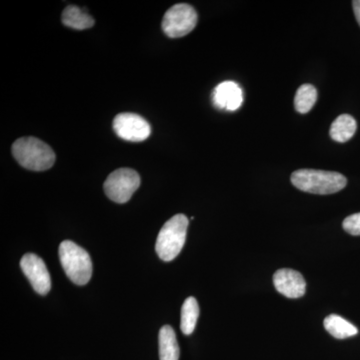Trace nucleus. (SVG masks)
<instances>
[{"label": "nucleus", "mask_w": 360, "mask_h": 360, "mask_svg": "<svg viewBox=\"0 0 360 360\" xmlns=\"http://www.w3.org/2000/svg\"><path fill=\"white\" fill-rule=\"evenodd\" d=\"M200 316V307L198 300L194 297L186 298L181 309V321H180V328L182 333L186 335H191L193 333L198 323Z\"/></svg>", "instance_id": "15"}, {"label": "nucleus", "mask_w": 360, "mask_h": 360, "mask_svg": "<svg viewBox=\"0 0 360 360\" xmlns=\"http://www.w3.org/2000/svg\"><path fill=\"white\" fill-rule=\"evenodd\" d=\"M274 284L279 293L288 298L302 297L307 290L302 274L290 269L277 270L274 276Z\"/></svg>", "instance_id": "9"}, {"label": "nucleus", "mask_w": 360, "mask_h": 360, "mask_svg": "<svg viewBox=\"0 0 360 360\" xmlns=\"http://www.w3.org/2000/svg\"><path fill=\"white\" fill-rule=\"evenodd\" d=\"M59 259L66 276L73 283H89L92 276V262L86 250L72 241L65 240L59 245Z\"/></svg>", "instance_id": "4"}, {"label": "nucleus", "mask_w": 360, "mask_h": 360, "mask_svg": "<svg viewBox=\"0 0 360 360\" xmlns=\"http://www.w3.org/2000/svg\"><path fill=\"white\" fill-rule=\"evenodd\" d=\"M356 129V120L352 115H341L331 124L329 134L335 141L347 142L352 139Z\"/></svg>", "instance_id": "13"}, {"label": "nucleus", "mask_w": 360, "mask_h": 360, "mask_svg": "<svg viewBox=\"0 0 360 360\" xmlns=\"http://www.w3.org/2000/svg\"><path fill=\"white\" fill-rule=\"evenodd\" d=\"M113 129L118 137L131 142L144 141L151 132L150 125L142 116L129 112L115 116Z\"/></svg>", "instance_id": "7"}, {"label": "nucleus", "mask_w": 360, "mask_h": 360, "mask_svg": "<svg viewBox=\"0 0 360 360\" xmlns=\"http://www.w3.org/2000/svg\"><path fill=\"white\" fill-rule=\"evenodd\" d=\"M141 186V176L131 168H120L108 175L104 182V191L110 200L125 203Z\"/></svg>", "instance_id": "5"}, {"label": "nucleus", "mask_w": 360, "mask_h": 360, "mask_svg": "<svg viewBox=\"0 0 360 360\" xmlns=\"http://www.w3.org/2000/svg\"><path fill=\"white\" fill-rule=\"evenodd\" d=\"M20 267L39 295H46L51 291V276L41 258L33 253H26L21 258Z\"/></svg>", "instance_id": "8"}, {"label": "nucleus", "mask_w": 360, "mask_h": 360, "mask_svg": "<svg viewBox=\"0 0 360 360\" xmlns=\"http://www.w3.org/2000/svg\"><path fill=\"white\" fill-rule=\"evenodd\" d=\"M352 6H354L355 18H356L357 22L360 25V0L352 1Z\"/></svg>", "instance_id": "18"}, {"label": "nucleus", "mask_w": 360, "mask_h": 360, "mask_svg": "<svg viewBox=\"0 0 360 360\" xmlns=\"http://www.w3.org/2000/svg\"><path fill=\"white\" fill-rule=\"evenodd\" d=\"M343 229L347 233L354 236H360V212L349 215L342 224Z\"/></svg>", "instance_id": "17"}, {"label": "nucleus", "mask_w": 360, "mask_h": 360, "mask_svg": "<svg viewBox=\"0 0 360 360\" xmlns=\"http://www.w3.org/2000/svg\"><path fill=\"white\" fill-rule=\"evenodd\" d=\"M212 103L219 110H238L243 103V89L236 82H221L213 90Z\"/></svg>", "instance_id": "10"}, {"label": "nucleus", "mask_w": 360, "mask_h": 360, "mask_svg": "<svg viewBox=\"0 0 360 360\" xmlns=\"http://www.w3.org/2000/svg\"><path fill=\"white\" fill-rule=\"evenodd\" d=\"M324 328L338 340H345L359 333V329L338 314H330L323 321Z\"/></svg>", "instance_id": "12"}, {"label": "nucleus", "mask_w": 360, "mask_h": 360, "mask_svg": "<svg viewBox=\"0 0 360 360\" xmlns=\"http://www.w3.org/2000/svg\"><path fill=\"white\" fill-rule=\"evenodd\" d=\"M317 101V90L314 85L303 84L297 89L295 98V108L297 112L305 115L314 108Z\"/></svg>", "instance_id": "16"}, {"label": "nucleus", "mask_w": 360, "mask_h": 360, "mask_svg": "<svg viewBox=\"0 0 360 360\" xmlns=\"http://www.w3.org/2000/svg\"><path fill=\"white\" fill-rule=\"evenodd\" d=\"M189 220L184 214H176L165 222L158 233L155 250L163 262H172L184 248Z\"/></svg>", "instance_id": "3"}, {"label": "nucleus", "mask_w": 360, "mask_h": 360, "mask_svg": "<svg viewBox=\"0 0 360 360\" xmlns=\"http://www.w3.org/2000/svg\"><path fill=\"white\" fill-rule=\"evenodd\" d=\"M160 360H179L180 349L177 343L176 335L174 328L170 326L161 328L160 336Z\"/></svg>", "instance_id": "11"}, {"label": "nucleus", "mask_w": 360, "mask_h": 360, "mask_svg": "<svg viewBox=\"0 0 360 360\" xmlns=\"http://www.w3.org/2000/svg\"><path fill=\"white\" fill-rule=\"evenodd\" d=\"M291 184L304 193L324 195L342 191L347 186V179L338 172L300 169L291 175Z\"/></svg>", "instance_id": "2"}, {"label": "nucleus", "mask_w": 360, "mask_h": 360, "mask_svg": "<svg viewBox=\"0 0 360 360\" xmlns=\"http://www.w3.org/2000/svg\"><path fill=\"white\" fill-rule=\"evenodd\" d=\"M63 23L73 30H84L94 25V20L79 7L68 6L61 16Z\"/></svg>", "instance_id": "14"}, {"label": "nucleus", "mask_w": 360, "mask_h": 360, "mask_svg": "<svg viewBox=\"0 0 360 360\" xmlns=\"http://www.w3.org/2000/svg\"><path fill=\"white\" fill-rule=\"evenodd\" d=\"M11 151L21 167L33 172L49 169L56 162V153L51 146L35 137L18 139Z\"/></svg>", "instance_id": "1"}, {"label": "nucleus", "mask_w": 360, "mask_h": 360, "mask_svg": "<svg viewBox=\"0 0 360 360\" xmlns=\"http://www.w3.org/2000/svg\"><path fill=\"white\" fill-rule=\"evenodd\" d=\"M198 13L186 4H175L163 16L162 30L170 39H179L191 33L198 25Z\"/></svg>", "instance_id": "6"}]
</instances>
